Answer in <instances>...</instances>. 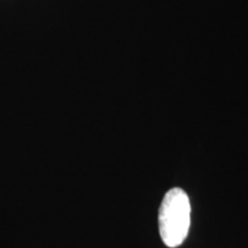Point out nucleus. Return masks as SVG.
<instances>
[{
  "label": "nucleus",
  "mask_w": 248,
  "mask_h": 248,
  "mask_svg": "<svg viewBox=\"0 0 248 248\" xmlns=\"http://www.w3.org/2000/svg\"><path fill=\"white\" fill-rule=\"evenodd\" d=\"M191 203L184 190L173 187L164 195L159 210L161 239L170 248L178 247L188 234Z\"/></svg>",
  "instance_id": "nucleus-1"
}]
</instances>
